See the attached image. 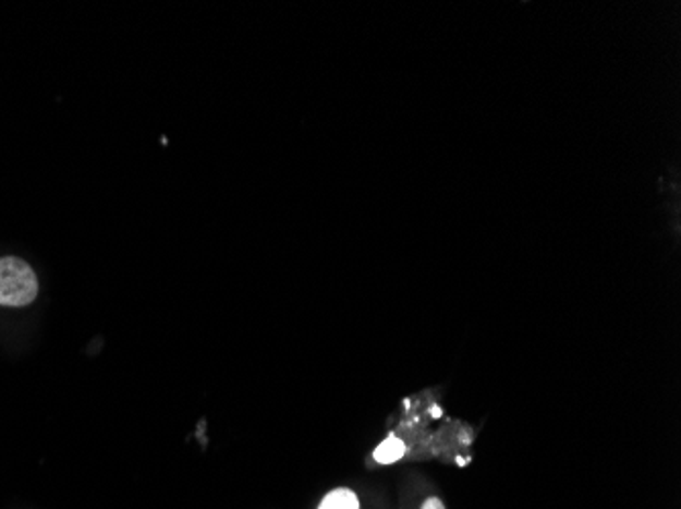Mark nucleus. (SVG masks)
<instances>
[{
    "label": "nucleus",
    "instance_id": "20e7f679",
    "mask_svg": "<svg viewBox=\"0 0 681 509\" xmlns=\"http://www.w3.org/2000/svg\"><path fill=\"white\" fill-rule=\"evenodd\" d=\"M421 509H445L443 501L439 497H428Z\"/></svg>",
    "mask_w": 681,
    "mask_h": 509
},
{
    "label": "nucleus",
    "instance_id": "f257e3e1",
    "mask_svg": "<svg viewBox=\"0 0 681 509\" xmlns=\"http://www.w3.org/2000/svg\"><path fill=\"white\" fill-rule=\"evenodd\" d=\"M37 292L39 283L29 263L19 257L0 259V306H29Z\"/></svg>",
    "mask_w": 681,
    "mask_h": 509
},
{
    "label": "nucleus",
    "instance_id": "7ed1b4c3",
    "mask_svg": "<svg viewBox=\"0 0 681 509\" xmlns=\"http://www.w3.org/2000/svg\"><path fill=\"white\" fill-rule=\"evenodd\" d=\"M318 509H360V499L351 489H335L325 495Z\"/></svg>",
    "mask_w": 681,
    "mask_h": 509
},
{
    "label": "nucleus",
    "instance_id": "f03ea898",
    "mask_svg": "<svg viewBox=\"0 0 681 509\" xmlns=\"http://www.w3.org/2000/svg\"><path fill=\"white\" fill-rule=\"evenodd\" d=\"M404 455H406V445L404 440L398 438L397 434H390L380 447L374 450V459L380 464L398 463Z\"/></svg>",
    "mask_w": 681,
    "mask_h": 509
}]
</instances>
